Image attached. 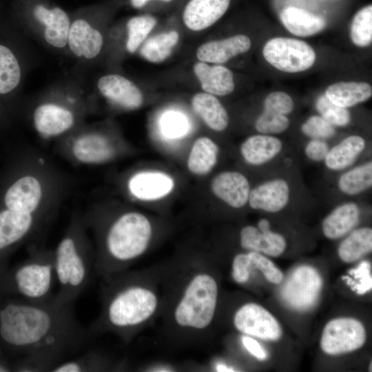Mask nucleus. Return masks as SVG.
Returning <instances> with one entry per match:
<instances>
[{
	"mask_svg": "<svg viewBox=\"0 0 372 372\" xmlns=\"http://www.w3.org/2000/svg\"><path fill=\"white\" fill-rule=\"evenodd\" d=\"M94 336L79 322L74 304L23 300L0 308V338L24 355L20 371H51L87 348Z\"/></svg>",
	"mask_w": 372,
	"mask_h": 372,
	"instance_id": "nucleus-1",
	"label": "nucleus"
},
{
	"mask_svg": "<svg viewBox=\"0 0 372 372\" xmlns=\"http://www.w3.org/2000/svg\"><path fill=\"white\" fill-rule=\"evenodd\" d=\"M101 311L87 327L94 336L115 334L124 342L158 314L163 302L158 287L146 276L126 270L102 278Z\"/></svg>",
	"mask_w": 372,
	"mask_h": 372,
	"instance_id": "nucleus-2",
	"label": "nucleus"
},
{
	"mask_svg": "<svg viewBox=\"0 0 372 372\" xmlns=\"http://www.w3.org/2000/svg\"><path fill=\"white\" fill-rule=\"evenodd\" d=\"M95 234V273L101 278L125 271L147 250L153 235L151 222L137 211H125L106 223L82 215Z\"/></svg>",
	"mask_w": 372,
	"mask_h": 372,
	"instance_id": "nucleus-3",
	"label": "nucleus"
},
{
	"mask_svg": "<svg viewBox=\"0 0 372 372\" xmlns=\"http://www.w3.org/2000/svg\"><path fill=\"white\" fill-rule=\"evenodd\" d=\"M53 253L58 286L53 301L58 304H74L95 273V251L82 215L72 216Z\"/></svg>",
	"mask_w": 372,
	"mask_h": 372,
	"instance_id": "nucleus-4",
	"label": "nucleus"
},
{
	"mask_svg": "<svg viewBox=\"0 0 372 372\" xmlns=\"http://www.w3.org/2000/svg\"><path fill=\"white\" fill-rule=\"evenodd\" d=\"M186 270L174 295L168 320L178 333L198 335L203 333L214 320L218 284L204 268V264H196Z\"/></svg>",
	"mask_w": 372,
	"mask_h": 372,
	"instance_id": "nucleus-5",
	"label": "nucleus"
},
{
	"mask_svg": "<svg viewBox=\"0 0 372 372\" xmlns=\"http://www.w3.org/2000/svg\"><path fill=\"white\" fill-rule=\"evenodd\" d=\"M92 103L80 84L70 81L49 87L34 101L32 127L45 140H57L85 123Z\"/></svg>",
	"mask_w": 372,
	"mask_h": 372,
	"instance_id": "nucleus-6",
	"label": "nucleus"
},
{
	"mask_svg": "<svg viewBox=\"0 0 372 372\" xmlns=\"http://www.w3.org/2000/svg\"><path fill=\"white\" fill-rule=\"evenodd\" d=\"M9 15L22 32L68 55L70 12L50 0H12Z\"/></svg>",
	"mask_w": 372,
	"mask_h": 372,
	"instance_id": "nucleus-7",
	"label": "nucleus"
},
{
	"mask_svg": "<svg viewBox=\"0 0 372 372\" xmlns=\"http://www.w3.org/2000/svg\"><path fill=\"white\" fill-rule=\"evenodd\" d=\"M56 151L76 165H96L113 161L121 146L105 128L84 123L56 140Z\"/></svg>",
	"mask_w": 372,
	"mask_h": 372,
	"instance_id": "nucleus-8",
	"label": "nucleus"
},
{
	"mask_svg": "<svg viewBox=\"0 0 372 372\" xmlns=\"http://www.w3.org/2000/svg\"><path fill=\"white\" fill-rule=\"evenodd\" d=\"M111 8L86 6L70 13L68 55L84 65L99 58L105 45L103 23Z\"/></svg>",
	"mask_w": 372,
	"mask_h": 372,
	"instance_id": "nucleus-9",
	"label": "nucleus"
},
{
	"mask_svg": "<svg viewBox=\"0 0 372 372\" xmlns=\"http://www.w3.org/2000/svg\"><path fill=\"white\" fill-rule=\"evenodd\" d=\"M12 288L25 300H51L56 285L53 250L32 246L28 258L12 272Z\"/></svg>",
	"mask_w": 372,
	"mask_h": 372,
	"instance_id": "nucleus-10",
	"label": "nucleus"
},
{
	"mask_svg": "<svg viewBox=\"0 0 372 372\" xmlns=\"http://www.w3.org/2000/svg\"><path fill=\"white\" fill-rule=\"evenodd\" d=\"M21 33L0 6V101L14 97L25 80L28 63Z\"/></svg>",
	"mask_w": 372,
	"mask_h": 372,
	"instance_id": "nucleus-11",
	"label": "nucleus"
},
{
	"mask_svg": "<svg viewBox=\"0 0 372 372\" xmlns=\"http://www.w3.org/2000/svg\"><path fill=\"white\" fill-rule=\"evenodd\" d=\"M54 215L52 213H30L5 207L0 210V251L37 236Z\"/></svg>",
	"mask_w": 372,
	"mask_h": 372,
	"instance_id": "nucleus-12",
	"label": "nucleus"
},
{
	"mask_svg": "<svg viewBox=\"0 0 372 372\" xmlns=\"http://www.w3.org/2000/svg\"><path fill=\"white\" fill-rule=\"evenodd\" d=\"M265 60L276 69L286 72H299L309 69L315 63L316 53L306 42L291 38L276 37L264 45Z\"/></svg>",
	"mask_w": 372,
	"mask_h": 372,
	"instance_id": "nucleus-13",
	"label": "nucleus"
},
{
	"mask_svg": "<svg viewBox=\"0 0 372 372\" xmlns=\"http://www.w3.org/2000/svg\"><path fill=\"white\" fill-rule=\"evenodd\" d=\"M322 280L320 273L311 266L298 267L289 275L280 295L286 304L299 311H307L317 302Z\"/></svg>",
	"mask_w": 372,
	"mask_h": 372,
	"instance_id": "nucleus-14",
	"label": "nucleus"
},
{
	"mask_svg": "<svg viewBox=\"0 0 372 372\" xmlns=\"http://www.w3.org/2000/svg\"><path fill=\"white\" fill-rule=\"evenodd\" d=\"M365 340V329L360 322L351 318H340L326 324L320 346L324 353L338 355L361 348Z\"/></svg>",
	"mask_w": 372,
	"mask_h": 372,
	"instance_id": "nucleus-15",
	"label": "nucleus"
},
{
	"mask_svg": "<svg viewBox=\"0 0 372 372\" xmlns=\"http://www.w3.org/2000/svg\"><path fill=\"white\" fill-rule=\"evenodd\" d=\"M233 320L235 328L246 335L272 341L281 338L282 329L278 322L256 303L242 305L236 310Z\"/></svg>",
	"mask_w": 372,
	"mask_h": 372,
	"instance_id": "nucleus-16",
	"label": "nucleus"
},
{
	"mask_svg": "<svg viewBox=\"0 0 372 372\" xmlns=\"http://www.w3.org/2000/svg\"><path fill=\"white\" fill-rule=\"evenodd\" d=\"M96 87L109 103L120 109L136 110L143 103V95L138 87L119 74L101 76L96 81Z\"/></svg>",
	"mask_w": 372,
	"mask_h": 372,
	"instance_id": "nucleus-17",
	"label": "nucleus"
},
{
	"mask_svg": "<svg viewBox=\"0 0 372 372\" xmlns=\"http://www.w3.org/2000/svg\"><path fill=\"white\" fill-rule=\"evenodd\" d=\"M231 0H187L182 10V20L193 30H205L218 21L228 10Z\"/></svg>",
	"mask_w": 372,
	"mask_h": 372,
	"instance_id": "nucleus-18",
	"label": "nucleus"
},
{
	"mask_svg": "<svg viewBox=\"0 0 372 372\" xmlns=\"http://www.w3.org/2000/svg\"><path fill=\"white\" fill-rule=\"evenodd\" d=\"M290 198V187L281 178L266 180L251 189L248 203L251 208L269 213L283 209Z\"/></svg>",
	"mask_w": 372,
	"mask_h": 372,
	"instance_id": "nucleus-19",
	"label": "nucleus"
},
{
	"mask_svg": "<svg viewBox=\"0 0 372 372\" xmlns=\"http://www.w3.org/2000/svg\"><path fill=\"white\" fill-rule=\"evenodd\" d=\"M255 269L260 271L266 279L273 284H279L283 280L282 271L271 260L262 254L252 251L234 256L231 263V277L236 282L245 284Z\"/></svg>",
	"mask_w": 372,
	"mask_h": 372,
	"instance_id": "nucleus-20",
	"label": "nucleus"
},
{
	"mask_svg": "<svg viewBox=\"0 0 372 372\" xmlns=\"http://www.w3.org/2000/svg\"><path fill=\"white\" fill-rule=\"evenodd\" d=\"M213 194L234 208H241L247 203L251 191L250 183L242 174L226 171L216 175L211 183Z\"/></svg>",
	"mask_w": 372,
	"mask_h": 372,
	"instance_id": "nucleus-21",
	"label": "nucleus"
},
{
	"mask_svg": "<svg viewBox=\"0 0 372 372\" xmlns=\"http://www.w3.org/2000/svg\"><path fill=\"white\" fill-rule=\"evenodd\" d=\"M251 45V40L247 36L237 34L202 44L197 49L196 56L202 62L224 63L233 57L247 52Z\"/></svg>",
	"mask_w": 372,
	"mask_h": 372,
	"instance_id": "nucleus-22",
	"label": "nucleus"
},
{
	"mask_svg": "<svg viewBox=\"0 0 372 372\" xmlns=\"http://www.w3.org/2000/svg\"><path fill=\"white\" fill-rule=\"evenodd\" d=\"M174 181L168 175L157 172H142L132 176L127 182L131 195L143 200H152L168 194Z\"/></svg>",
	"mask_w": 372,
	"mask_h": 372,
	"instance_id": "nucleus-23",
	"label": "nucleus"
},
{
	"mask_svg": "<svg viewBox=\"0 0 372 372\" xmlns=\"http://www.w3.org/2000/svg\"><path fill=\"white\" fill-rule=\"evenodd\" d=\"M240 246L247 251H256L277 257L286 249L287 242L280 234L271 229L261 231L258 227L247 225L240 231Z\"/></svg>",
	"mask_w": 372,
	"mask_h": 372,
	"instance_id": "nucleus-24",
	"label": "nucleus"
},
{
	"mask_svg": "<svg viewBox=\"0 0 372 372\" xmlns=\"http://www.w3.org/2000/svg\"><path fill=\"white\" fill-rule=\"evenodd\" d=\"M201 88L206 93L225 96L231 93L235 87L231 71L221 65H209L199 61L193 67Z\"/></svg>",
	"mask_w": 372,
	"mask_h": 372,
	"instance_id": "nucleus-25",
	"label": "nucleus"
},
{
	"mask_svg": "<svg viewBox=\"0 0 372 372\" xmlns=\"http://www.w3.org/2000/svg\"><path fill=\"white\" fill-rule=\"evenodd\" d=\"M360 210L354 202H347L335 207L323 220L322 229L329 239H338L351 231L358 223Z\"/></svg>",
	"mask_w": 372,
	"mask_h": 372,
	"instance_id": "nucleus-26",
	"label": "nucleus"
},
{
	"mask_svg": "<svg viewBox=\"0 0 372 372\" xmlns=\"http://www.w3.org/2000/svg\"><path fill=\"white\" fill-rule=\"evenodd\" d=\"M282 149V143L278 138L269 134H256L247 138L240 146V154L249 165H263L276 156Z\"/></svg>",
	"mask_w": 372,
	"mask_h": 372,
	"instance_id": "nucleus-27",
	"label": "nucleus"
},
{
	"mask_svg": "<svg viewBox=\"0 0 372 372\" xmlns=\"http://www.w3.org/2000/svg\"><path fill=\"white\" fill-rule=\"evenodd\" d=\"M280 21L293 34L298 37H309L322 30L326 26V21L321 16L304 9L288 6L280 14Z\"/></svg>",
	"mask_w": 372,
	"mask_h": 372,
	"instance_id": "nucleus-28",
	"label": "nucleus"
},
{
	"mask_svg": "<svg viewBox=\"0 0 372 372\" xmlns=\"http://www.w3.org/2000/svg\"><path fill=\"white\" fill-rule=\"evenodd\" d=\"M366 141L358 135L349 136L329 148L324 160L332 171H340L351 166L364 150Z\"/></svg>",
	"mask_w": 372,
	"mask_h": 372,
	"instance_id": "nucleus-29",
	"label": "nucleus"
},
{
	"mask_svg": "<svg viewBox=\"0 0 372 372\" xmlns=\"http://www.w3.org/2000/svg\"><path fill=\"white\" fill-rule=\"evenodd\" d=\"M194 111L211 130H225L229 124L227 112L219 100L208 93H197L192 99Z\"/></svg>",
	"mask_w": 372,
	"mask_h": 372,
	"instance_id": "nucleus-30",
	"label": "nucleus"
},
{
	"mask_svg": "<svg viewBox=\"0 0 372 372\" xmlns=\"http://www.w3.org/2000/svg\"><path fill=\"white\" fill-rule=\"evenodd\" d=\"M324 95L336 105L348 108L369 99L372 88L365 82H338L329 85Z\"/></svg>",
	"mask_w": 372,
	"mask_h": 372,
	"instance_id": "nucleus-31",
	"label": "nucleus"
},
{
	"mask_svg": "<svg viewBox=\"0 0 372 372\" xmlns=\"http://www.w3.org/2000/svg\"><path fill=\"white\" fill-rule=\"evenodd\" d=\"M110 358L94 349H85L56 364L52 372L100 371L115 368Z\"/></svg>",
	"mask_w": 372,
	"mask_h": 372,
	"instance_id": "nucleus-32",
	"label": "nucleus"
},
{
	"mask_svg": "<svg viewBox=\"0 0 372 372\" xmlns=\"http://www.w3.org/2000/svg\"><path fill=\"white\" fill-rule=\"evenodd\" d=\"M218 145L208 137H200L194 143L187 159L189 171L204 176L215 167L218 156Z\"/></svg>",
	"mask_w": 372,
	"mask_h": 372,
	"instance_id": "nucleus-33",
	"label": "nucleus"
},
{
	"mask_svg": "<svg viewBox=\"0 0 372 372\" xmlns=\"http://www.w3.org/2000/svg\"><path fill=\"white\" fill-rule=\"evenodd\" d=\"M372 250V229L362 227L351 231L340 243L338 255L345 262H353Z\"/></svg>",
	"mask_w": 372,
	"mask_h": 372,
	"instance_id": "nucleus-34",
	"label": "nucleus"
},
{
	"mask_svg": "<svg viewBox=\"0 0 372 372\" xmlns=\"http://www.w3.org/2000/svg\"><path fill=\"white\" fill-rule=\"evenodd\" d=\"M372 162L369 161L344 172L338 178L340 191L348 196L360 194L371 187Z\"/></svg>",
	"mask_w": 372,
	"mask_h": 372,
	"instance_id": "nucleus-35",
	"label": "nucleus"
},
{
	"mask_svg": "<svg viewBox=\"0 0 372 372\" xmlns=\"http://www.w3.org/2000/svg\"><path fill=\"white\" fill-rule=\"evenodd\" d=\"M179 39L176 31L163 32L146 41L140 49V54L152 63H161L171 54Z\"/></svg>",
	"mask_w": 372,
	"mask_h": 372,
	"instance_id": "nucleus-36",
	"label": "nucleus"
},
{
	"mask_svg": "<svg viewBox=\"0 0 372 372\" xmlns=\"http://www.w3.org/2000/svg\"><path fill=\"white\" fill-rule=\"evenodd\" d=\"M157 19L151 14H141L132 17L125 24L127 37L125 49L134 53L144 41L149 33L155 27Z\"/></svg>",
	"mask_w": 372,
	"mask_h": 372,
	"instance_id": "nucleus-37",
	"label": "nucleus"
},
{
	"mask_svg": "<svg viewBox=\"0 0 372 372\" xmlns=\"http://www.w3.org/2000/svg\"><path fill=\"white\" fill-rule=\"evenodd\" d=\"M351 39L357 46L365 47L372 41V5L360 9L355 14L351 26Z\"/></svg>",
	"mask_w": 372,
	"mask_h": 372,
	"instance_id": "nucleus-38",
	"label": "nucleus"
},
{
	"mask_svg": "<svg viewBox=\"0 0 372 372\" xmlns=\"http://www.w3.org/2000/svg\"><path fill=\"white\" fill-rule=\"evenodd\" d=\"M316 107L320 116L334 127L346 126L351 121V115L347 108L336 105L325 95L318 99Z\"/></svg>",
	"mask_w": 372,
	"mask_h": 372,
	"instance_id": "nucleus-39",
	"label": "nucleus"
},
{
	"mask_svg": "<svg viewBox=\"0 0 372 372\" xmlns=\"http://www.w3.org/2000/svg\"><path fill=\"white\" fill-rule=\"evenodd\" d=\"M289 123L287 116L264 110L258 117L255 127L260 134L271 135L285 132Z\"/></svg>",
	"mask_w": 372,
	"mask_h": 372,
	"instance_id": "nucleus-40",
	"label": "nucleus"
},
{
	"mask_svg": "<svg viewBox=\"0 0 372 372\" xmlns=\"http://www.w3.org/2000/svg\"><path fill=\"white\" fill-rule=\"evenodd\" d=\"M349 276H344L347 285L351 286L352 290L360 295L364 294L371 290L372 277L371 274V265L369 262L362 261L359 265L349 271Z\"/></svg>",
	"mask_w": 372,
	"mask_h": 372,
	"instance_id": "nucleus-41",
	"label": "nucleus"
},
{
	"mask_svg": "<svg viewBox=\"0 0 372 372\" xmlns=\"http://www.w3.org/2000/svg\"><path fill=\"white\" fill-rule=\"evenodd\" d=\"M301 131L311 138L323 140L332 137L335 133V127L318 115L308 118L302 125Z\"/></svg>",
	"mask_w": 372,
	"mask_h": 372,
	"instance_id": "nucleus-42",
	"label": "nucleus"
},
{
	"mask_svg": "<svg viewBox=\"0 0 372 372\" xmlns=\"http://www.w3.org/2000/svg\"><path fill=\"white\" fill-rule=\"evenodd\" d=\"M294 107L292 98L287 93L276 91L267 96L264 101V110L285 115L290 114Z\"/></svg>",
	"mask_w": 372,
	"mask_h": 372,
	"instance_id": "nucleus-43",
	"label": "nucleus"
},
{
	"mask_svg": "<svg viewBox=\"0 0 372 372\" xmlns=\"http://www.w3.org/2000/svg\"><path fill=\"white\" fill-rule=\"evenodd\" d=\"M163 134L170 138H178L186 133L187 123L185 117L178 112H169L161 119Z\"/></svg>",
	"mask_w": 372,
	"mask_h": 372,
	"instance_id": "nucleus-44",
	"label": "nucleus"
},
{
	"mask_svg": "<svg viewBox=\"0 0 372 372\" xmlns=\"http://www.w3.org/2000/svg\"><path fill=\"white\" fill-rule=\"evenodd\" d=\"M329 146L323 139L311 138L305 145L304 154L311 161L320 162L324 160Z\"/></svg>",
	"mask_w": 372,
	"mask_h": 372,
	"instance_id": "nucleus-45",
	"label": "nucleus"
},
{
	"mask_svg": "<svg viewBox=\"0 0 372 372\" xmlns=\"http://www.w3.org/2000/svg\"><path fill=\"white\" fill-rule=\"evenodd\" d=\"M241 342L246 350L255 358L260 360L267 359V352L254 338L245 335L242 337Z\"/></svg>",
	"mask_w": 372,
	"mask_h": 372,
	"instance_id": "nucleus-46",
	"label": "nucleus"
},
{
	"mask_svg": "<svg viewBox=\"0 0 372 372\" xmlns=\"http://www.w3.org/2000/svg\"><path fill=\"white\" fill-rule=\"evenodd\" d=\"M174 0H128V2L133 8L142 9L153 2L161 3H171Z\"/></svg>",
	"mask_w": 372,
	"mask_h": 372,
	"instance_id": "nucleus-47",
	"label": "nucleus"
},
{
	"mask_svg": "<svg viewBox=\"0 0 372 372\" xmlns=\"http://www.w3.org/2000/svg\"><path fill=\"white\" fill-rule=\"evenodd\" d=\"M215 369L216 371L219 372H229V371H235L233 367L227 366L226 364L218 362L215 365Z\"/></svg>",
	"mask_w": 372,
	"mask_h": 372,
	"instance_id": "nucleus-48",
	"label": "nucleus"
},
{
	"mask_svg": "<svg viewBox=\"0 0 372 372\" xmlns=\"http://www.w3.org/2000/svg\"><path fill=\"white\" fill-rule=\"evenodd\" d=\"M258 228L261 231L271 229L269 221L266 218L260 219L258 223Z\"/></svg>",
	"mask_w": 372,
	"mask_h": 372,
	"instance_id": "nucleus-49",
	"label": "nucleus"
}]
</instances>
